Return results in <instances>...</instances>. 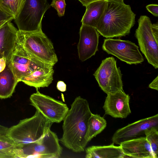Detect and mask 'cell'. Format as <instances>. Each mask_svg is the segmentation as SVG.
<instances>
[{"label":"cell","mask_w":158,"mask_h":158,"mask_svg":"<svg viewBox=\"0 0 158 158\" xmlns=\"http://www.w3.org/2000/svg\"><path fill=\"white\" fill-rule=\"evenodd\" d=\"M92 113L88 101L77 97L63 119V134L59 139L62 144L76 153L85 151L88 122Z\"/></svg>","instance_id":"1"},{"label":"cell","mask_w":158,"mask_h":158,"mask_svg":"<svg viewBox=\"0 0 158 158\" xmlns=\"http://www.w3.org/2000/svg\"><path fill=\"white\" fill-rule=\"evenodd\" d=\"M106 7L96 29L106 38L125 36L135 23V14L123 1L107 0Z\"/></svg>","instance_id":"2"},{"label":"cell","mask_w":158,"mask_h":158,"mask_svg":"<svg viewBox=\"0 0 158 158\" xmlns=\"http://www.w3.org/2000/svg\"><path fill=\"white\" fill-rule=\"evenodd\" d=\"M53 123L36 110L32 117L22 119L8 128L6 135L19 146L33 142L44 137Z\"/></svg>","instance_id":"3"},{"label":"cell","mask_w":158,"mask_h":158,"mask_svg":"<svg viewBox=\"0 0 158 158\" xmlns=\"http://www.w3.org/2000/svg\"><path fill=\"white\" fill-rule=\"evenodd\" d=\"M16 42L43 62L54 66L58 60L51 41L43 32L18 30Z\"/></svg>","instance_id":"4"},{"label":"cell","mask_w":158,"mask_h":158,"mask_svg":"<svg viewBox=\"0 0 158 158\" xmlns=\"http://www.w3.org/2000/svg\"><path fill=\"white\" fill-rule=\"evenodd\" d=\"M56 134L50 130L43 137L36 141L16 146L14 158H58L62 153Z\"/></svg>","instance_id":"5"},{"label":"cell","mask_w":158,"mask_h":158,"mask_svg":"<svg viewBox=\"0 0 158 158\" xmlns=\"http://www.w3.org/2000/svg\"><path fill=\"white\" fill-rule=\"evenodd\" d=\"M50 6L47 0H25L20 12L14 19L18 30L30 32L42 31V18Z\"/></svg>","instance_id":"6"},{"label":"cell","mask_w":158,"mask_h":158,"mask_svg":"<svg viewBox=\"0 0 158 158\" xmlns=\"http://www.w3.org/2000/svg\"><path fill=\"white\" fill-rule=\"evenodd\" d=\"M93 75L99 87L107 94H114L123 89L122 74L113 57L102 60Z\"/></svg>","instance_id":"7"},{"label":"cell","mask_w":158,"mask_h":158,"mask_svg":"<svg viewBox=\"0 0 158 158\" xmlns=\"http://www.w3.org/2000/svg\"><path fill=\"white\" fill-rule=\"evenodd\" d=\"M138 27L135 35L140 49L148 63L154 68H158V42L153 34L152 23L150 18L141 15L138 20Z\"/></svg>","instance_id":"8"},{"label":"cell","mask_w":158,"mask_h":158,"mask_svg":"<svg viewBox=\"0 0 158 158\" xmlns=\"http://www.w3.org/2000/svg\"><path fill=\"white\" fill-rule=\"evenodd\" d=\"M10 64L18 82L23 77L39 69L53 66L38 59L17 42L12 55Z\"/></svg>","instance_id":"9"},{"label":"cell","mask_w":158,"mask_h":158,"mask_svg":"<svg viewBox=\"0 0 158 158\" xmlns=\"http://www.w3.org/2000/svg\"><path fill=\"white\" fill-rule=\"evenodd\" d=\"M31 105L45 117L53 123L63 121L69 108L67 105L48 96L36 92L30 97Z\"/></svg>","instance_id":"10"},{"label":"cell","mask_w":158,"mask_h":158,"mask_svg":"<svg viewBox=\"0 0 158 158\" xmlns=\"http://www.w3.org/2000/svg\"><path fill=\"white\" fill-rule=\"evenodd\" d=\"M102 49L127 64H137L144 61L138 47L129 40L108 38L104 40Z\"/></svg>","instance_id":"11"},{"label":"cell","mask_w":158,"mask_h":158,"mask_svg":"<svg viewBox=\"0 0 158 158\" xmlns=\"http://www.w3.org/2000/svg\"><path fill=\"white\" fill-rule=\"evenodd\" d=\"M158 127V114L142 119L117 130L112 138L113 144L120 145L123 142L145 137L148 129Z\"/></svg>","instance_id":"12"},{"label":"cell","mask_w":158,"mask_h":158,"mask_svg":"<svg viewBox=\"0 0 158 158\" xmlns=\"http://www.w3.org/2000/svg\"><path fill=\"white\" fill-rule=\"evenodd\" d=\"M77 45L79 59L84 61L94 55L98 51L99 33L96 28L82 24Z\"/></svg>","instance_id":"13"},{"label":"cell","mask_w":158,"mask_h":158,"mask_svg":"<svg viewBox=\"0 0 158 158\" xmlns=\"http://www.w3.org/2000/svg\"><path fill=\"white\" fill-rule=\"evenodd\" d=\"M130 97L123 89L107 94L103 106L106 114L114 118H125L131 113Z\"/></svg>","instance_id":"14"},{"label":"cell","mask_w":158,"mask_h":158,"mask_svg":"<svg viewBox=\"0 0 158 158\" xmlns=\"http://www.w3.org/2000/svg\"><path fill=\"white\" fill-rule=\"evenodd\" d=\"M8 21L0 27V58L4 57L7 62L10 61L16 44L18 30Z\"/></svg>","instance_id":"15"},{"label":"cell","mask_w":158,"mask_h":158,"mask_svg":"<svg viewBox=\"0 0 158 158\" xmlns=\"http://www.w3.org/2000/svg\"><path fill=\"white\" fill-rule=\"evenodd\" d=\"M119 145L128 157L155 158L145 136L123 142Z\"/></svg>","instance_id":"16"},{"label":"cell","mask_w":158,"mask_h":158,"mask_svg":"<svg viewBox=\"0 0 158 158\" xmlns=\"http://www.w3.org/2000/svg\"><path fill=\"white\" fill-rule=\"evenodd\" d=\"M53 66L41 68L30 74L23 77L20 80L28 85L36 89L48 87L53 80L54 70Z\"/></svg>","instance_id":"17"},{"label":"cell","mask_w":158,"mask_h":158,"mask_svg":"<svg viewBox=\"0 0 158 158\" xmlns=\"http://www.w3.org/2000/svg\"><path fill=\"white\" fill-rule=\"evenodd\" d=\"M107 3V0H100L87 5L81 21L82 24L96 28L105 12Z\"/></svg>","instance_id":"18"},{"label":"cell","mask_w":158,"mask_h":158,"mask_svg":"<svg viewBox=\"0 0 158 158\" xmlns=\"http://www.w3.org/2000/svg\"><path fill=\"white\" fill-rule=\"evenodd\" d=\"M86 158H123L128 157L120 146L113 144L107 146H92L85 149Z\"/></svg>","instance_id":"19"},{"label":"cell","mask_w":158,"mask_h":158,"mask_svg":"<svg viewBox=\"0 0 158 158\" xmlns=\"http://www.w3.org/2000/svg\"><path fill=\"white\" fill-rule=\"evenodd\" d=\"M18 82L12 71L10 61H7L5 69L0 72V98L11 97Z\"/></svg>","instance_id":"20"},{"label":"cell","mask_w":158,"mask_h":158,"mask_svg":"<svg viewBox=\"0 0 158 158\" xmlns=\"http://www.w3.org/2000/svg\"><path fill=\"white\" fill-rule=\"evenodd\" d=\"M107 125L106 120L98 114H91L89 119L85 139L87 142L102 132Z\"/></svg>","instance_id":"21"},{"label":"cell","mask_w":158,"mask_h":158,"mask_svg":"<svg viewBox=\"0 0 158 158\" xmlns=\"http://www.w3.org/2000/svg\"><path fill=\"white\" fill-rule=\"evenodd\" d=\"M16 145L6 135L0 134V154L5 158H14Z\"/></svg>","instance_id":"22"},{"label":"cell","mask_w":158,"mask_h":158,"mask_svg":"<svg viewBox=\"0 0 158 158\" xmlns=\"http://www.w3.org/2000/svg\"><path fill=\"white\" fill-rule=\"evenodd\" d=\"M25 0H0V6L15 19L20 12Z\"/></svg>","instance_id":"23"},{"label":"cell","mask_w":158,"mask_h":158,"mask_svg":"<svg viewBox=\"0 0 158 158\" xmlns=\"http://www.w3.org/2000/svg\"><path fill=\"white\" fill-rule=\"evenodd\" d=\"M145 137L148 142L155 158H158V127L147 129Z\"/></svg>","instance_id":"24"},{"label":"cell","mask_w":158,"mask_h":158,"mask_svg":"<svg viewBox=\"0 0 158 158\" xmlns=\"http://www.w3.org/2000/svg\"><path fill=\"white\" fill-rule=\"evenodd\" d=\"M66 5L65 0H52L51 4V6L56 10L60 17L64 15Z\"/></svg>","instance_id":"25"},{"label":"cell","mask_w":158,"mask_h":158,"mask_svg":"<svg viewBox=\"0 0 158 158\" xmlns=\"http://www.w3.org/2000/svg\"><path fill=\"white\" fill-rule=\"evenodd\" d=\"M14 19L13 16L6 12L0 6V22Z\"/></svg>","instance_id":"26"},{"label":"cell","mask_w":158,"mask_h":158,"mask_svg":"<svg viewBox=\"0 0 158 158\" xmlns=\"http://www.w3.org/2000/svg\"><path fill=\"white\" fill-rule=\"evenodd\" d=\"M147 10L155 16H158V5L157 4H151L147 5Z\"/></svg>","instance_id":"27"},{"label":"cell","mask_w":158,"mask_h":158,"mask_svg":"<svg viewBox=\"0 0 158 158\" xmlns=\"http://www.w3.org/2000/svg\"><path fill=\"white\" fill-rule=\"evenodd\" d=\"M152 29L153 34L156 40L158 41V23L152 24Z\"/></svg>","instance_id":"28"},{"label":"cell","mask_w":158,"mask_h":158,"mask_svg":"<svg viewBox=\"0 0 158 158\" xmlns=\"http://www.w3.org/2000/svg\"><path fill=\"white\" fill-rule=\"evenodd\" d=\"M56 88L59 90L61 92H65L66 90V84L62 81H59L57 82Z\"/></svg>","instance_id":"29"},{"label":"cell","mask_w":158,"mask_h":158,"mask_svg":"<svg viewBox=\"0 0 158 158\" xmlns=\"http://www.w3.org/2000/svg\"><path fill=\"white\" fill-rule=\"evenodd\" d=\"M158 76H157V77L149 85V88L156 90H158Z\"/></svg>","instance_id":"30"},{"label":"cell","mask_w":158,"mask_h":158,"mask_svg":"<svg viewBox=\"0 0 158 158\" xmlns=\"http://www.w3.org/2000/svg\"><path fill=\"white\" fill-rule=\"evenodd\" d=\"M7 61L4 57L0 58V72L3 71L5 69Z\"/></svg>","instance_id":"31"},{"label":"cell","mask_w":158,"mask_h":158,"mask_svg":"<svg viewBox=\"0 0 158 158\" xmlns=\"http://www.w3.org/2000/svg\"><path fill=\"white\" fill-rule=\"evenodd\" d=\"M84 6H86L91 2L100 0H78Z\"/></svg>","instance_id":"32"},{"label":"cell","mask_w":158,"mask_h":158,"mask_svg":"<svg viewBox=\"0 0 158 158\" xmlns=\"http://www.w3.org/2000/svg\"><path fill=\"white\" fill-rule=\"evenodd\" d=\"M8 21H1V22H0V27L2 25H3L6 22H7Z\"/></svg>","instance_id":"33"},{"label":"cell","mask_w":158,"mask_h":158,"mask_svg":"<svg viewBox=\"0 0 158 158\" xmlns=\"http://www.w3.org/2000/svg\"><path fill=\"white\" fill-rule=\"evenodd\" d=\"M2 128V126L0 124V133H1V132Z\"/></svg>","instance_id":"34"},{"label":"cell","mask_w":158,"mask_h":158,"mask_svg":"<svg viewBox=\"0 0 158 158\" xmlns=\"http://www.w3.org/2000/svg\"><path fill=\"white\" fill-rule=\"evenodd\" d=\"M0 158H5L3 156H2V155H1V154H0Z\"/></svg>","instance_id":"35"},{"label":"cell","mask_w":158,"mask_h":158,"mask_svg":"<svg viewBox=\"0 0 158 158\" xmlns=\"http://www.w3.org/2000/svg\"><path fill=\"white\" fill-rule=\"evenodd\" d=\"M121 0V1H123V0Z\"/></svg>","instance_id":"36"}]
</instances>
